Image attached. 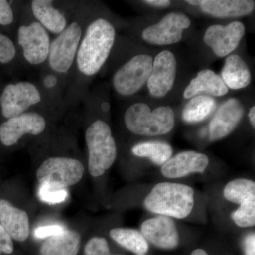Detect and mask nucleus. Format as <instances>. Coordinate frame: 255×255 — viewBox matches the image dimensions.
Here are the masks:
<instances>
[{
	"label": "nucleus",
	"mask_w": 255,
	"mask_h": 255,
	"mask_svg": "<svg viewBox=\"0 0 255 255\" xmlns=\"http://www.w3.org/2000/svg\"><path fill=\"white\" fill-rule=\"evenodd\" d=\"M95 14L85 28L77 52L64 97L65 109L83 100L89 82L100 73L115 44L117 31L113 23Z\"/></svg>",
	"instance_id": "f257e3e1"
},
{
	"label": "nucleus",
	"mask_w": 255,
	"mask_h": 255,
	"mask_svg": "<svg viewBox=\"0 0 255 255\" xmlns=\"http://www.w3.org/2000/svg\"><path fill=\"white\" fill-rule=\"evenodd\" d=\"M93 14L91 3L79 1L67 27L50 43L45 68L59 75L66 82L67 86L84 32Z\"/></svg>",
	"instance_id": "f03ea898"
},
{
	"label": "nucleus",
	"mask_w": 255,
	"mask_h": 255,
	"mask_svg": "<svg viewBox=\"0 0 255 255\" xmlns=\"http://www.w3.org/2000/svg\"><path fill=\"white\" fill-rule=\"evenodd\" d=\"M0 107L6 119L30 111H65L45 94L38 84L29 81L8 84L0 95Z\"/></svg>",
	"instance_id": "7ed1b4c3"
},
{
	"label": "nucleus",
	"mask_w": 255,
	"mask_h": 255,
	"mask_svg": "<svg viewBox=\"0 0 255 255\" xmlns=\"http://www.w3.org/2000/svg\"><path fill=\"white\" fill-rule=\"evenodd\" d=\"M194 196V189L185 184L159 183L145 198L144 206L150 212L182 219L191 214Z\"/></svg>",
	"instance_id": "20e7f679"
},
{
	"label": "nucleus",
	"mask_w": 255,
	"mask_h": 255,
	"mask_svg": "<svg viewBox=\"0 0 255 255\" xmlns=\"http://www.w3.org/2000/svg\"><path fill=\"white\" fill-rule=\"evenodd\" d=\"M85 141L89 172L92 177H100L113 165L117 158V144L110 126L103 119H94L87 127Z\"/></svg>",
	"instance_id": "39448f33"
},
{
	"label": "nucleus",
	"mask_w": 255,
	"mask_h": 255,
	"mask_svg": "<svg viewBox=\"0 0 255 255\" xmlns=\"http://www.w3.org/2000/svg\"><path fill=\"white\" fill-rule=\"evenodd\" d=\"M21 20L16 37L23 59L32 66L46 65L52 41L50 33L32 16L27 3L23 4Z\"/></svg>",
	"instance_id": "423d86ee"
},
{
	"label": "nucleus",
	"mask_w": 255,
	"mask_h": 255,
	"mask_svg": "<svg viewBox=\"0 0 255 255\" xmlns=\"http://www.w3.org/2000/svg\"><path fill=\"white\" fill-rule=\"evenodd\" d=\"M124 121L126 127L132 133L156 136L165 135L173 129L174 113L167 106L152 111L146 104L135 103L128 107Z\"/></svg>",
	"instance_id": "0eeeda50"
},
{
	"label": "nucleus",
	"mask_w": 255,
	"mask_h": 255,
	"mask_svg": "<svg viewBox=\"0 0 255 255\" xmlns=\"http://www.w3.org/2000/svg\"><path fill=\"white\" fill-rule=\"evenodd\" d=\"M84 173L85 167L80 159L68 156H51L40 164L36 177L41 186L63 189L78 184Z\"/></svg>",
	"instance_id": "6e6552de"
},
{
	"label": "nucleus",
	"mask_w": 255,
	"mask_h": 255,
	"mask_svg": "<svg viewBox=\"0 0 255 255\" xmlns=\"http://www.w3.org/2000/svg\"><path fill=\"white\" fill-rule=\"evenodd\" d=\"M153 59L147 54L132 57L114 72L112 86L122 97L135 95L147 84L152 72Z\"/></svg>",
	"instance_id": "1a4fd4ad"
},
{
	"label": "nucleus",
	"mask_w": 255,
	"mask_h": 255,
	"mask_svg": "<svg viewBox=\"0 0 255 255\" xmlns=\"http://www.w3.org/2000/svg\"><path fill=\"white\" fill-rule=\"evenodd\" d=\"M33 18L48 33L60 34L68 26L79 4V1L33 0L27 3Z\"/></svg>",
	"instance_id": "9d476101"
},
{
	"label": "nucleus",
	"mask_w": 255,
	"mask_h": 255,
	"mask_svg": "<svg viewBox=\"0 0 255 255\" xmlns=\"http://www.w3.org/2000/svg\"><path fill=\"white\" fill-rule=\"evenodd\" d=\"M52 111H30L6 119L0 125V141L6 147L16 145L26 135L38 136L48 127L46 112Z\"/></svg>",
	"instance_id": "9b49d317"
},
{
	"label": "nucleus",
	"mask_w": 255,
	"mask_h": 255,
	"mask_svg": "<svg viewBox=\"0 0 255 255\" xmlns=\"http://www.w3.org/2000/svg\"><path fill=\"white\" fill-rule=\"evenodd\" d=\"M191 26L190 18L180 12L165 15L158 23L142 31L144 41L155 46H168L182 41L184 31Z\"/></svg>",
	"instance_id": "f8f14e48"
},
{
	"label": "nucleus",
	"mask_w": 255,
	"mask_h": 255,
	"mask_svg": "<svg viewBox=\"0 0 255 255\" xmlns=\"http://www.w3.org/2000/svg\"><path fill=\"white\" fill-rule=\"evenodd\" d=\"M177 69V59L172 52L165 50L157 54L153 60L152 72L147 82L151 96L162 98L172 90Z\"/></svg>",
	"instance_id": "ddd939ff"
},
{
	"label": "nucleus",
	"mask_w": 255,
	"mask_h": 255,
	"mask_svg": "<svg viewBox=\"0 0 255 255\" xmlns=\"http://www.w3.org/2000/svg\"><path fill=\"white\" fill-rule=\"evenodd\" d=\"M246 33V26L236 21L226 26L211 25L206 29L204 41L220 58L227 56L237 48Z\"/></svg>",
	"instance_id": "4468645a"
},
{
	"label": "nucleus",
	"mask_w": 255,
	"mask_h": 255,
	"mask_svg": "<svg viewBox=\"0 0 255 255\" xmlns=\"http://www.w3.org/2000/svg\"><path fill=\"white\" fill-rule=\"evenodd\" d=\"M141 233L147 241L162 249H174L179 245L175 223L168 216L159 215L146 220L142 224Z\"/></svg>",
	"instance_id": "2eb2a0df"
},
{
	"label": "nucleus",
	"mask_w": 255,
	"mask_h": 255,
	"mask_svg": "<svg viewBox=\"0 0 255 255\" xmlns=\"http://www.w3.org/2000/svg\"><path fill=\"white\" fill-rule=\"evenodd\" d=\"M244 108L237 99H230L219 107L209 124L211 141L228 136L237 127L244 115Z\"/></svg>",
	"instance_id": "dca6fc26"
},
{
	"label": "nucleus",
	"mask_w": 255,
	"mask_h": 255,
	"mask_svg": "<svg viewBox=\"0 0 255 255\" xmlns=\"http://www.w3.org/2000/svg\"><path fill=\"white\" fill-rule=\"evenodd\" d=\"M209 163V157L204 154L195 151H184L164 163L161 172L166 178L177 179L196 172L203 173Z\"/></svg>",
	"instance_id": "f3484780"
},
{
	"label": "nucleus",
	"mask_w": 255,
	"mask_h": 255,
	"mask_svg": "<svg viewBox=\"0 0 255 255\" xmlns=\"http://www.w3.org/2000/svg\"><path fill=\"white\" fill-rule=\"evenodd\" d=\"M0 222L15 241H25L29 236V218L27 213L15 207L4 199L0 200Z\"/></svg>",
	"instance_id": "a211bd4d"
},
{
	"label": "nucleus",
	"mask_w": 255,
	"mask_h": 255,
	"mask_svg": "<svg viewBox=\"0 0 255 255\" xmlns=\"http://www.w3.org/2000/svg\"><path fill=\"white\" fill-rule=\"evenodd\" d=\"M203 12L217 18H237L253 12L255 1L252 0H201Z\"/></svg>",
	"instance_id": "6ab92c4d"
},
{
	"label": "nucleus",
	"mask_w": 255,
	"mask_h": 255,
	"mask_svg": "<svg viewBox=\"0 0 255 255\" xmlns=\"http://www.w3.org/2000/svg\"><path fill=\"white\" fill-rule=\"evenodd\" d=\"M202 92L211 97H222L227 95L228 88L220 75L213 70L206 69L199 72L195 78L191 80L183 96L188 100Z\"/></svg>",
	"instance_id": "aec40b11"
},
{
	"label": "nucleus",
	"mask_w": 255,
	"mask_h": 255,
	"mask_svg": "<svg viewBox=\"0 0 255 255\" xmlns=\"http://www.w3.org/2000/svg\"><path fill=\"white\" fill-rule=\"evenodd\" d=\"M221 77L226 87L234 90L246 88L252 80L248 64L237 54L230 55L226 58Z\"/></svg>",
	"instance_id": "412c9836"
},
{
	"label": "nucleus",
	"mask_w": 255,
	"mask_h": 255,
	"mask_svg": "<svg viewBox=\"0 0 255 255\" xmlns=\"http://www.w3.org/2000/svg\"><path fill=\"white\" fill-rule=\"evenodd\" d=\"M81 237L76 231L65 229L63 233L47 238L41 247V255H77Z\"/></svg>",
	"instance_id": "4be33fe9"
},
{
	"label": "nucleus",
	"mask_w": 255,
	"mask_h": 255,
	"mask_svg": "<svg viewBox=\"0 0 255 255\" xmlns=\"http://www.w3.org/2000/svg\"><path fill=\"white\" fill-rule=\"evenodd\" d=\"M216 109V102L213 97L198 95L192 97L184 107L182 119L189 124H196L205 120Z\"/></svg>",
	"instance_id": "5701e85b"
},
{
	"label": "nucleus",
	"mask_w": 255,
	"mask_h": 255,
	"mask_svg": "<svg viewBox=\"0 0 255 255\" xmlns=\"http://www.w3.org/2000/svg\"><path fill=\"white\" fill-rule=\"evenodd\" d=\"M111 238L128 251L137 255H144L149 249L147 240L141 232L132 228H117L111 230Z\"/></svg>",
	"instance_id": "b1692460"
},
{
	"label": "nucleus",
	"mask_w": 255,
	"mask_h": 255,
	"mask_svg": "<svg viewBox=\"0 0 255 255\" xmlns=\"http://www.w3.org/2000/svg\"><path fill=\"white\" fill-rule=\"evenodd\" d=\"M133 155L140 157H147L157 165H163L172 157V146L162 141L140 142L132 148Z\"/></svg>",
	"instance_id": "393cba45"
},
{
	"label": "nucleus",
	"mask_w": 255,
	"mask_h": 255,
	"mask_svg": "<svg viewBox=\"0 0 255 255\" xmlns=\"http://www.w3.org/2000/svg\"><path fill=\"white\" fill-rule=\"evenodd\" d=\"M223 196L226 200L239 205L255 200V183L250 179H234L224 188Z\"/></svg>",
	"instance_id": "a878e982"
},
{
	"label": "nucleus",
	"mask_w": 255,
	"mask_h": 255,
	"mask_svg": "<svg viewBox=\"0 0 255 255\" xmlns=\"http://www.w3.org/2000/svg\"><path fill=\"white\" fill-rule=\"evenodd\" d=\"M237 226L242 228L253 227L255 224V200L247 201L240 205L231 214Z\"/></svg>",
	"instance_id": "bb28decb"
},
{
	"label": "nucleus",
	"mask_w": 255,
	"mask_h": 255,
	"mask_svg": "<svg viewBox=\"0 0 255 255\" xmlns=\"http://www.w3.org/2000/svg\"><path fill=\"white\" fill-rule=\"evenodd\" d=\"M17 47L11 38L0 33V63L9 64L14 61L18 54Z\"/></svg>",
	"instance_id": "cd10ccee"
},
{
	"label": "nucleus",
	"mask_w": 255,
	"mask_h": 255,
	"mask_svg": "<svg viewBox=\"0 0 255 255\" xmlns=\"http://www.w3.org/2000/svg\"><path fill=\"white\" fill-rule=\"evenodd\" d=\"M38 196L43 202L46 204H60L68 197V191L66 189H55L41 186L38 190Z\"/></svg>",
	"instance_id": "c85d7f7f"
},
{
	"label": "nucleus",
	"mask_w": 255,
	"mask_h": 255,
	"mask_svg": "<svg viewBox=\"0 0 255 255\" xmlns=\"http://www.w3.org/2000/svg\"><path fill=\"white\" fill-rule=\"evenodd\" d=\"M85 255H112L108 242L104 238H91L85 246Z\"/></svg>",
	"instance_id": "c756f323"
},
{
	"label": "nucleus",
	"mask_w": 255,
	"mask_h": 255,
	"mask_svg": "<svg viewBox=\"0 0 255 255\" xmlns=\"http://www.w3.org/2000/svg\"><path fill=\"white\" fill-rule=\"evenodd\" d=\"M13 1L0 0V25L11 26L15 21V14L12 7Z\"/></svg>",
	"instance_id": "7c9ffc66"
},
{
	"label": "nucleus",
	"mask_w": 255,
	"mask_h": 255,
	"mask_svg": "<svg viewBox=\"0 0 255 255\" xmlns=\"http://www.w3.org/2000/svg\"><path fill=\"white\" fill-rule=\"evenodd\" d=\"M66 229L62 225L54 224L49 226H40L34 231V236L38 239H45L60 234Z\"/></svg>",
	"instance_id": "2f4dec72"
},
{
	"label": "nucleus",
	"mask_w": 255,
	"mask_h": 255,
	"mask_svg": "<svg viewBox=\"0 0 255 255\" xmlns=\"http://www.w3.org/2000/svg\"><path fill=\"white\" fill-rule=\"evenodd\" d=\"M14 251V244L12 238L9 233L5 231L4 227L0 224V255L4 254L10 255Z\"/></svg>",
	"instance_id": "473e14b6"
},
{
	"label": "nucleus",
	"mask_w": 255,
	"mask_h": 255,
	"mask_svg": "<svg viewBox=\"0 0 255 255\" xmlns=\"http://www.w3.org/2000/svg\"><path fill=\"white\" fill-rule=\"evenodd\" d=\"M243 248H244L245 255H255V233H250L245 238L243 241Z\"/></svg>",
	"instance_id": "72a5a7b5"
},
{
	"label": "nucleus",
	"mask_w": 255,
	"mask_h": 255,
	"mask_svg": "<svg viewBox=\"0 0 255 255\" xmlns=\"http://www.w3.org/2000/svg\"><path fill=\"white\" fill-rule=\"evenodd\" d=\"M143 2L150 6L159 8L168 7L171 4V1L169 0H145Z\"/></svg>",
	"instance_id": "f704fd0d"
},
{
	"label": "nucleus",
	"mask_w": 255,
	"mask_h": 255,
	"mask_svg": "<svg viewBox=\"0 0 255 255\" xmlns=\"http://www.w3.org/2000/svg\"><path fill=\"white\" fill-rule=\"evenodd\" d=\"M248 117H249L250 122H251V124L252 127L253 128H255V107L253 106L251 108V110L249 111V113H248Z\"/></svg>",
	"instance_id": "c9c22d12"
},
{
	"label": "nucleus",
	"mask_w": 255,
	"mask_h": 255,
	"mask_svg": "<svg viewBox=\"0 0 255 255\" xmlns=\"http://www.w3.org/2000/svg\"><path fill=\"white\" fill-rule=\"evenodd\" d=\"M190 255H209L204 250L196 249L191 253Z\"/></svg>",
	"instance_id": "e433bc0d"
},
{
	"label": "nucleus",
	"mask_w": 255,
	"mask_h": 255,
	"mask_svg": "<svg viewBox=\"0 0 255 255\" xmlns=\"http://www.w3.org/2000/svg\"><path fill=\"white\" fill-rule=\"evenodd\" d=\"M201 0H188L186 2L191 5V6H200Z\"/></svg>",
	"instance_id": "4c0bfd02"
},
{
	"label": "nucleus",
	"mask_w": 255,
	"mask_h": 255,
	"mask_svg": "<svg viewBox=\"0 0 255 255\" xmlns=\"http://www.w3.org/2000/svg\"></svg>",
	"instance_id": "58836bf2"
},
{
	"label": "nucleus",
	"mask_w": 255,
	"mask_h": 255,
	"mask_svg": "<svg viewBox=\"0 0 255 255\" xmlns=\"http://www.w3.org/2000/svg\"></svg>",
	"instance_id": "ea45409f"
}]
</instances>
